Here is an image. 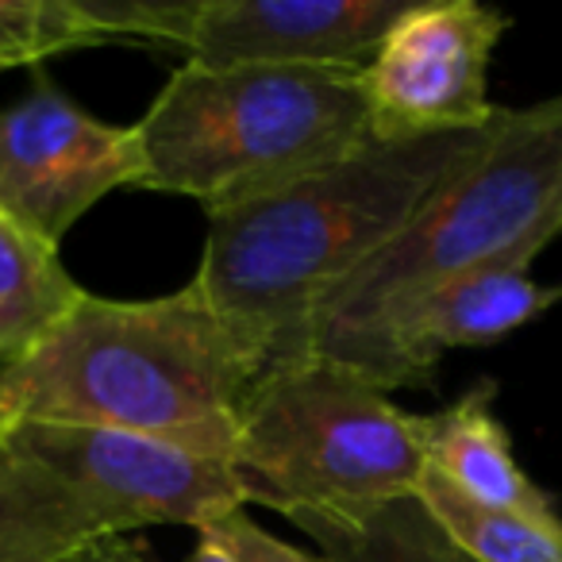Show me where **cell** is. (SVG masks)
<instances>
[{
    "label": "cell",
    "instance_id": "20",
    "mask_svg": "<svg viewBox=\"0 0 562 562\" xmlns=\"http://www.w3.org/2000/svg\"><path fill=\"white\" fill-rule=\"evenodd\" d=\"M0 216H9V212H4V204H0Z\"/></svg>",
    "mask_w": 562,
    "mask_h": 562
},
{
    "label": "cell",
    "instance_id": "11",
    "mask_svg": "<svg viewBox=\"0 0 562 562\" xmlns=\"http://www.w3.org/2000/svg\"><path fill=\"white\" fill-rule=\"evenodd\" d=\"M493 397L497 385L477 382L451 408L424 416L428 470L485 508L531 520H562L551 493L531 482L528 470L516 462L505 424L493 413Z\"/></svg>",
    "mask_w": 562,
    "mask_h": 562
},
{
    "label": "cell",
    "instance_id": "16",
    "mask_svg": "<svg viewBox=\"0 0 562 562\" xmlns=\"http://www.w3.org/2000/svg\"><path fill=\"white\" fill-rule=\"evenodd\" d=\"M196 4L201 0H74L97 43H170L181 50L189 47Z\"/></svg>",
    "mask_w": 562,
    "mask_h": 562
},
{
    "label": "cell",
    "instance_id": "9",
    "mask_svg": "<svg viewBox=\"0 0 562 562\" xmlns=\"http://www.w3.org/2000/svg\"><path fill=\"white\" fill-rule=\"evenodd\" d=\"M408 0H201L189 58L209 66L367 70Z\"/></svg>",
    "mask_w": 562,
    "mask_h": 562
},
{
    "label": "cell",
    "instance_id": "5",
    "mask_svg": "<svg viewBox=\"0 0 562 562\" xmlns=\"http://www.w3.org/2000/svg\"><path fill=\"white\" fill-rule=\"evenodd\" d=\"M243 508L227 462L66 424L0 428V562H78L143 528Z\"/></svg>",
    "mask_w": 562,
    "mask_h": 562
},
{
    "label": "cell",
    "instance_id": "1",
    "mask_svg": "<svg viewBox=\"0 0 562 562\" xmlns=\"http://www.w3.org/2000/svg\"><path fill=\"white\" fill-rule=\"evenodd\" d=\"M505 116L501 109L467 132L370 139L273 193L209 212L193 285L262 347L270 367L313 359L324 301L497 139Z\"/></svg>",
    "mask_w": 562,
    "mask_h": 562
},
{
    "label": "cell",
    "instance_id": "4",
    "mask_svg": "<svg viewBox=\"0 0 562 562\" xmlns=\"http://www.w3.org/2000/svg\"><path fill=\"white\" fill-rule=\"evenodd\" d=\"M143 189L209 212L255 201L374 139L362 70L209 66L170 74L135 124Z\"/></svg>",
    "mask_w": 562,
    "mask_h": 562
},
{
    "label": "cell",
    "instance_id": "14",
    "mask_svg": "<svg viewBox=\"0 0 562 562\" xmlns=\"http://www.w3.org/2000/svg\"><path fill=\"white\" fill-rule=\"evenodd\" d=\"M416 497L470 562H562V520L497 513L424 470Z\"/></svg>",
    "mask_w": 562,
    "mask_h": 562
},
{
    "label": "cell",
    "instance_id": "19",
    "mask_svg": "<svg viewBox=\"0 0 562 562\" xmlns=\"http://www.w3.org/2000/svg\"><path fill=\"white\" fill-rule=\"evenodd\" d=\"M189 562H235V559L212 536L196 531V547H193V559H189Z\"/></svg>",
    "mask_w": 562,
    "mask_h": 562
},
{
    "label": "cell",
    "instance_id": "17",
    "mask_svg": "<svg viewBox=\"0 0 562 562\" xmlns=\"http://www.w3.org/2000/svg\"><path fill=\"white\" fill-rule=\"evenodd\" d=\"M201 531L216 539L235 562H331V559H324V554L301 551V547L270 536V531L250 520L243 508H232V513L216 516V520L204 524Z\"/></svg>",
    "mask_w": 562,
    "mask_h": 562
},
{
    "label": "cell",
    "instance_id": "3",
    "mask_svg": "<svg viewBox=\"0 0 562 562\" xmlns=\"http://www.w3.org/2000/svg\"><path fill=\"white\" fill-rule=\"evenodd\" d=\"M554 235H562V93L508 112L497 139L324 301L313 355L374 382L385 339L424 293L493 266L531 270Z\"/></svg>",
    "mask_w": 562,
    "mask_h": 562
},
{
    "label": "cell",
    "instance_id": "13",
    "mask_svg": "<svg viewBox=\"0 0 562 562\" xmlns=\"http://www.w3.org/2000/svg\"><path fill=\"white\" fill-rule=\"evenodd\" d=\"M293 524L331 562H470L416 493L362 513H305Z\"/></svg>",
    "mask_w": 562,
    "mask_h": 562
},
{
    "label": "cell",
    "instance_id": "12",
    "mask_svg": "<svg viewBox=\"0 0 562 562\" xmlns=\"http://www.w3.org/2000/svg\"><path fill=\"white\" fill-rule=\"evenodd\" d=\"M86 297L58 250L0 216V367L43 339Z\"/></svg>",
    "mask_w": 562,
    "mask_h": 562
},
{
    "label": "cell",
    "instance_id": "15",
    "mask_svg": "<svg viewBox=\"0 0 562 562\" xmlns=\"http://www.w3.org/2000/svg\"><path fill=\"white\" fill-rule=\"evenodd\" d=\"M78 47H97V35L74 0H0V70L40 66Z\"/></svg>",
    "mask_w": 562,
    "mask_h": 562
},
{
    "label": "cell",
    "instance_id": "8",
    "mask_svg": "<svg viewBox=\"0 0 562 562\" xmlns=\"http://www.w3.org/2000/svg\"><path fill=\"white\" fill-rule=\"evenodd\" d=\"M508 16L477 0H408L362 70L374 139L467 132L497 116L490 66Z\"/></svg>",
    "mask_w": 562,
    "mask_h": 562
},
{
    "label": "cell",
    "instance_id": "7",
    "mask_svg": "<svg viewBox=\"0 0 562 562\" xmlns=\"http://www.w3.org/2000/svg\"><path fill=\"white\" fill-rule=\"evenodd\" d=\"M147 178L139 132L89 116L35 70L32 93L0 109V204L12 224L58 250L74 224L124 186Z\"/></svg>",
    "mask_w": 562,
    "mask_h": 562
},
{
    "label": "cell",
    "instance_id": "10",
    "mask_svg": "<svg viewBox=\"0 0 562 562\" xmlns=\"http://www.w3.org/2000/svg\"><path fill=\"white\" fill-rule=\"evenodd\" d=\"M562 301V285H539L524 266L462 273L424 293L385 339L374 382L385 393L424 385L447 351L490 347Z\"/></svg>",
    "mask_w": 562,
    "mask_h": 562
},
{
    "label": "cell",
    "instance_id": "18",
    "mask_svg": "<svg viewBox=\"0 0 562 562\" xmlns=\"http://www.w3.org/2000/svg\"><path fill=\"white\" fill-rule=\"evenodd\" d=\"M78 562H147V547L132 543V539H116V543H104L97 551L81 554Z\"/></svg>",
    "mask_w": 562,
    "mask_h": 562
},
{
    "label": "cell",
    "instance_id": "2",
    "mask_svg": "<svg viewBox=\"0 0 562 562\" xmlns=\"http://www.w3.org/2000/svg\"><path fill=\"white\" fill-rule=\"evenodd\" d=\"M266 351L193 281L147 301L86 297L0 367V428L66 424L227 462Z\"/></svg>",
    "mask_w": 562,
    "mask_h": 562
},
{
    "label": "cell",
    "instance_id": "6",
    "mask_svg": "<svg viewBox=\"0 0 562 562\" xmlns=\"http://www.w3.org/2000/svg\"><path fill=\"white\" fill-rule=\"evenodd\" d=\"M243 505L281 516L362 513L413 497L428 470L424 416L328 359L273 362L250 385L227 459Z\"/></svg>",
    "mask_w": 562,
    "mask_h": 562
}]
</instances>
